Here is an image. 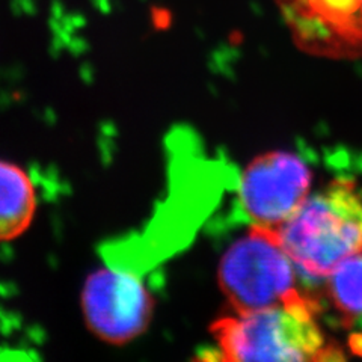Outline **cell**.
Segmentation results:
<instances>
[{
    "instance_id": "6da1fadb",
    "label": "cell",
    "mask_w": 362,
    "mask_h": 362,
    "mask_svg": "<svg viewBox=\"0 0 362 362\" xmlns=\"http://www.w3.org/2000/svg\"><path fill=\"white\" fill-rule=\"evenodd\" d=\"M275 231L298 274L323 281L362 251V192L350 181H334L308 195Z\"/></svg>"
},
{
    "instance_id": "7a4b0ae2",
    "label": "cell",
    "mask_w": 362,
    "mask_h": 362,
    "mask_svg": "<svg viewBox=\"0 0 362 362\" xmlns=\"http://www.w3.org/2000/svg\"><path fill=\"white\" fill-rule=\"evenodd\" d=\"M223 361L335 358L315 319V303L296 290L274 307L222 317L211 326Z\"/></svg>"
},
{
    "instance_id": "3957f363",
    "label": "cell",
    "mask_w": 362,
    "mask_h": 362,
    "mask_svg": "<svg viewBox=\"0 0 362 362\" xmlns=\"http://www.w3.org/2000/svg\"><path fill=\"white\" fill-rule=\"evenodd\" d=\"M296 274L276 231L251 225L222 255L218 281L234 313L243 314L286 300L298 290Z\"/></svg>"
},
{
    "instance_id": "277c9868",
    "label": "cell",
    "mask_w": 362,
    "mask_h": 362,
    "mask_svg": "<svg viewBox=\"0 0 362 362\" xmlns=\"http://www.w3.org/2000/svg\"><path fill=\"white\" fill-rule=\"evenodd\" d=\"M86 326L110 344H126L142 335L154 314V299L142 279L119 266L90 274L82 291Z\"/></svg>"
},
{
    "instance_id": "5b68a950",
    "label": "cell",
    "mask_w": 362,
    "mask_h": 362,
    "mask_svg": "<svg viewBox=\"0 0 362 362\" xmlns=\"http://www.w3.org/2000/svg\"><path fill=\"white\" fill-rule=\"evenodd\" d=\"M310 166L298 154L269 151L255 157L240 177L239 202L251 225L276 230L308 198Z\"/></svg>"
},
{
    "instance_id": "8992f818",
    "label": "cell",
    "mask_w": 362,
    "mask_h": 362,
    "mask_svg": "<svg viewBox=\"0 0 362 362\" xmlns=\"http://www.w3.org/2000/svg\"><path fill=\"white\" fill-rule=\"evenodd\" d=\"M300 49L326 58L362 56V0H275Z\"/></svg>"
},
{
    "instance_id": "52a82bcc",
    "label": "cell",
    "mask_w": 362,
    "mask_h": 362,
    "mask_svg": "<svg viewBox=\"0 0 362 362\" xmlns=\"http://www.w3.org/2000/svg\"><path fill=\"white\" fill-rule=\"evenodd\" d=\"M33 181L16 163L0 160V242L16 240L29 228L37 211Z\"/></svg>"
},
{
    "instance_id": "ba28073f",
    "label": "cell",
    "mask_w": 362,
    "mask_h": 362,
    "mask_svg": "<svg viewBox=\"0 0 362 362\" xmlns=\"http://www.w3.org/2000/svg\"><path fill=\"white\" fill-rule=\"evenodd\" d=\"M326 281L327 293L338 311L362 319V251L343 259Z\"/></svg>"
}]
</instances>
